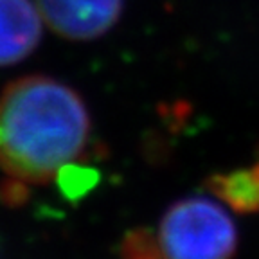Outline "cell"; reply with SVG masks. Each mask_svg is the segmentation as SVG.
<instances>
[{
  "instance_id": "obj_4",
  "label": "cell",
  "mask_w": 259,
  "mask_h": 259,
  "mask_svg": "<svg viewBox=\"0 0 259 259\" xmlns=\"http://www.w3.org/2000/svg\"><path fill=\"white\" fill-rule=\"evenodd\" d=\"M41 38V15L32 0H0V67L22 61Z\"/></svg>"
},
{
  "instance_id": "obj_3",
  "label": "cell",
  "mask_w": 259,
  "mask_h": 259,
  "mask_svg": "<svg viewBox=\"0 0 259 259\" xmlns=\"http://www.w3.org/2000/svg\"><path fill=\"white\" fill-rule=\"evenodd\" d=\"M124 0H36L44 22L67 40L87 41L115 25Z\"/></svg>"
},
{
  "instance_id": "obj_5",
  "label": "cell",
  "mask_w": 259,
  "mask_h": 259,
  "mask_svg": "<svg viewBox=\"0 0 259 259\" xmlns=\"http://www.w3.org/2000/svg\"><path fill=\"white\" fill-rule=\"evenodd\" d=\"M205 187L238 214H259V162L212 175L205 180Z\"/></svg>"
},
{
  "instance_id": "obj_1",
  "label": "cell",
  "mask_w": 259,
  "mask_h": 259,
  "mask_svg": "<svg viewBox=\"0 0 259 259\" xmlns=\"http://www.w3.org/2000/svg\"><path fill=\"white\" fill-rule=\"evenodd\" d=\"M90 130L74 89L41 74L18 77L0 94V167L18 186L47 184L83 155Z\"/></svg>"
},
{
  "instance_id": "obj_2",
  "label": "cell",
  "mask_w": 259,
  "mask_h": 259,
  "mask_svg": "<svg viewBox=\"0 0 259 259\" xmlns=\"http://www.w3.org/2000/svg\"><path fill=\"white\" fill-rule=\"evenodd\" d=\"M162 259H232L238 229L220 203L189 196L171 203L153 229Z\"/></svg>"
}]
</instances>
